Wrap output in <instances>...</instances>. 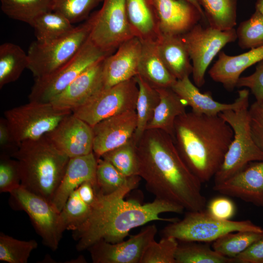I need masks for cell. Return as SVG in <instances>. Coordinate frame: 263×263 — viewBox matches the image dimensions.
Returning a JSON list of instances; mask_svg holds the SVG:
<instances>
[{
    "instance_id": "1",
    "label": "cell",
    "mask_w": 263,
    "mask_h": 263,
    "mask_svg": "<svg viewBox=\"0 0 263 263\" xmlns=\"http://www.w3.org/2000/svg\"><path fill=\"white\" fill-rule=\"evenodd\" d=\"M138 176L155 198L201 211L206 205L202 183L180 155L171 136L158 129L146 130L136 145Z\"/></svg>"
},
{
    "instance_id": "2",
    "label": "cell",
    "mask_w": 263,
    "mask_h": 263,
    "mask_svg": "<svg viewBox=\"0 0 263 263\" xmlns=\"http://www.w3.org/2000/svg\"><path fill=\"white\" fill-rule=\"evenodd\" d=\"M140 179L136 176L129 184L110 194L96 192L89 217L73 231V238L77 241V250L88 249L101 240L113 244L121 242L132 229L152 221L172 223L178 220L160 216L164 212L182 213L185 209L177 205L157 198L143 205L134 200H124L125 196L138 186Z\"/></svg>"
},
{
    "instance_id": "3",
    "label": "cell",
    "mask_w": 263,
    "mask_h": 263,
    "mask_svg": "<svg viewBox=\"0 0 263 263\" xmlns=\"http://www.w3.org/2000/svg\"><path fill=\"white\" fill-rule=\"evenodd\" d=\"M233 137L230 126L219 115L186 112L175 121L173 140L187 167L202 183L213 178Z\"/></svg>"
},
{
    "instance_id": "4",
    "label": "cell",
    "mask_w": 263,
    "mask_h": 263,
    "mask_svg": "<svg viewBox=\"0 0 263 263\" xmlns=\"http://www.w3.org/2000/svg\"><path fill=\"white\" fill-rule=\"evenodd\" d=\"M11 157L19 162L21 186L51 204L70 158L45 135L20 143Z\"/></svg>"
},
{
    "instance_id": "5",
    "label": "cell",
    "mask_w": 263,
    "mask_h": 263,
    "mask_svg": "<svg viewBox=\"0 0 263 263\" xmlns=\"http://www.w3.org/2000/svg\"><path fill=\"white\" fill-rule=\"evenodd\" d=\"M249 107L248 99L238 108L219 114L231 127L233 137L223 163L213 177L214 185L229 179L250 163L263 160V152L252 136Z\"/></svg>"
},
{
    "instance_id": "6",
    "label": "cell",
    "mask_w": 263,
    "mask_h": 263,
    "mask_svg": "<svg viewBox=\"0 0 263 263\" xmlns=\"http://www.w3.org/2000/svg\"><path fill=\"white\" fill-rule=\"evenodd\" d=\"M263 232V228L250 220H222L207 211H188L182 220L170 223L161 231V237H171L178 241L208 243L231 232Z\"/></svg>"
},
{
    "instance_id": "7",
    "label": "cell",
    "mask_w": 263,
    "mask_h": 263,
    "mask_svg": "<svg viewBox=\"0 0 263 263\" xmlns=\"http://www.w3.org/2000/svg\"><path fill=\"white\" fill-rule=\"evenodd\" d=\"M73 113L54 107L50 103L29 101L6 111V119L15 143L39 139L54 130Z\"/></svg>"
},
{
    "instance_id": "8",
    "label": "cell",
    "mask_w": 263,
    "mask_h": 263,
    "mask_svg": "<svg viewBox=\"0 0 263 263\" xmlns=\"http://www.w3.org/2000/svg\"><path fill=\"white\" fill-rule=\"evenodd\" d=\"M91 21L74 28L66 36L51 42L42 43L36 40L29 46L28 69L35 79L46 76L70 60L88 39Z\"/></svg>"
},
{
    "instance_id": "9",
    "label": "cell",
    "mask_w": 263,
    "mask_h": 263,
    "mask_svg": "<svg viewBox=\"0 0 263 263\" xmlns=\"http://www.w3.org/2000/svg\"><path fill=\"white\" fill-rule=\"evenodd\" d=\"M109 55L96 46L88 37L67 62L51 74L35 79L28 96L29 101L51 102L83 71Z\"/></svg>"
},
{
    "instance_id": "10",
    "label": "cell",
    "mask_w": 263,
    "mask_h": 263,
    "mask_svg": "<svg viewBox=\"0 0 263 263\" xmlns=\"http://www.w3.org/2000/svg\"><path fill=\"white\" fill-rule=\"evenodd\" d=\"M101 8L88 18L89 38L102 51L112 54L126 40L134 37L126 11V0H103Z\"/></svg>"
},
{
    "instance_id": "11",
    "label": "cell",
    "mask_w": 263,
    "mask_h": 263,
    "mask_svg": "<svg viewBox=\"0 0 263 263\" xmlns=\"http://www.w3.org/2000/svg\"><path fill=\"white\" fill-rule=\"evenodd\" d=\"M138 94L137 83L133 77L99 90L73 113L93 127L108 117L136 110Z\"/></svg>"
},
{
    "instance_id": "12",
    "label": "cell",
    "mask_w": 263,
    "mask_h": 263,
    "mask_svg": "<svg viewBox=\"0 0 263 263\" xmlns=\"http://www.w3.org/2000/svg\"><path fill=\"white\" fill-rule=\"evenodd\" d=\"M182 37L192 61L193 81L198 88L204 85L206 71L215 56L225 46L237 39L234 28L219 30L199 23Z\"/></svg>"
},
{
    "instance_id": "13",
    "label": "cell",
    "mask_w": 263,
    "mask_h": 263,
    "mask_svg": "<svg viewBox=\"0 0 263 263\" xmlns=\"http://www.w3.org/2000/svg\"><path fill=\"white\" fill-rule=\"evenodd\" d=\"M10 195L11 207L26 212L44 245L53 251L56 250L64 232L60 225L59 213L47 200L21 185Z\"/></svg>"
},
{
    "instance_id": "14",
    "label": "cell",
    "mask_w": 263,
    "mask_h": 263,
    "mask_svg": "<svg viewBox=\"0 0 263 263\" xmlns=\"http://www.w3.org/2000/svg\"><path fill=\"white\" fill-rule=\"evenodd\" d=\"M157 232L156 225H149L126 241L113 244L101 240L88 250L94 263H140L146 247L155 240Z\"/></svg>"
},
{
    "instance_id": "15",
    "label": "cell",
    "mask_w": 263,
    "mask_h": 263,
    "mask_svg": "<svg viewBox=\"0 0 263 263\" xmlns=\"http://www.w3.org/2000/svg\"><path fill=\"white\" fill-rule=\"evenodd\" d=\"M45 136L57 150L69 158L93 152V128L73 113Z\"/></svg>"
},
{
    "instance_id": "16",
    "label": "cell",
    "mask_w": 263,
    "mask_h": 263,
    "mask_svg": "<svg viewBox=\"0 0 263 263\" xmlns=\"http://www.w3.org/2000/svg\"><path fill=\"white\" fill-rule=\"evenodd\" d=\"M137 127V114L132 110L105 118L93 128V152L97 158L128 141Z\"/></svg>"
},
{
    "instance_id": "17",
    "label": "cell",
    "mask_w": 263,
    "mask_h": 263,
    "mask_svg": "<svg viewBox=\"0 0 263 263\" xmlns=\"http://www.w3.org/2000/svg\"><path fill=\"white\" fill-rule=\"evenodd\" d=\"M105 58L83 71L50 103L57 109L73 113L103 89V68Z\"/></svg>"
},
{
    "instance_id": "18",
    "label": "cell",
    "mask_w": 263,
    "mask_h": 263,
    "mask_svg": "<svg viewBox=\"0 0 263 263\" xmlns=\"http://www.w3.org/2000/svg\"><path fill=\"white\" fill-rule=\"evenodd\" d=\"M213 189L263 208V160L250 163Z\"/></svg>"
},
{
    "instance_id": "19",
    "label": "cell",
    "mask_w": 263,
    "mask_h": 263,
    "mask_svg": "<svg viewBox=\"0 0 263 263\" xmlns=\"http://www.w3.org/2000/svg\"><path fill=\"white\" fill-rule=\"evenodd\" d=\"M141 49V40L134 37L121 44L115 53L105 58L103 88L131 79L138 74Z\"/></svg>"
},
{
    "instance_id": "20",
    "label": "cell",
    "mask_w": 263,
    "mask_h": 263,
    "mask_svg": "<svg viewBox=\"0 0 263 263\" xmlns=\"http://www.w3.org/2000/svg\"><path fill=\"white\" fill-rule=\"evenodd\" d=\"M161 35H183L203 18L198 9L187 0H153Z\"/></svg>"
},
{
    "instance_id": "21",
    "label": "cell",
    "mask_w": 263,
    "mask_h": 263,
    "mask_svg": "<svg viewBox=\"0 0 263 263\" xmlns=\"http://www.w3.org/2000/svg\"><path fill=\"white\" fill-rule=\"evenodd\" d=\"M171 88L191 108V111L207 115H217L224 111L236 109L249 99V91L244 89L238 91V96L234 102L220 103L213 98L210 92H201L189 76L177 79Z\"/></svg>"
},
{
    "instance_id": "22",
    "label": "cell",
    "mask_w": 263,
    "mask_h": 263,
    "mask_svg": "<svg viewBox=\"0 0 263 263\" xmlns=\"http://www.w3.org/2000/svg\"><path fill=\"white\" fill-rule=\"evenodd\" d=\"M97 158L94 152L70 158L64 174L57 188L51 205L60 213L70 195L80 185L90 181L96 186Z\"/></svg>"
},
{
    "instance_id": "23",
    "label": "cell",
    "mask_w": 263,
    "mask_h": 263,
    "mask_svg": "<svg viewBox=\"0 0 263 263\" xmlns=\"http://www.w3.org/2000/svg\"><path fill=\"white\" fill-rule=\"evenodd\" d=\"M263 60V45L237 56H229L223 51L208 71L210 77L231 91L236 87L242 73L249 67Z\"/></svg>"
},
{
    "instance_id": "24",
    "label": "cell",
    "mask_w": 263,
    "mask_h": 263,
    "mask_svg": "<svg viewBox=\"0 0 263 263\" xmlns=\"http://www.w3.org/2000/svg\"><path fill=\"white\" fill-rule=\"evenodd\" d=\"M128 21L134 37L157 41L161 34L153 0H126Z\"/></svg>"
},
{
    "instance_id": "25",
    "label": "cell",
    "mask_w": 263,
    "mask_h": 263,
    "mask_svg": "<svg viewBox=\"0 0 263 263\" xmlns=\"http://www.w3.org/2000/svg\"><path fill=\"white\" fill-rule=\"evenodd\" d=\"M157 43L159 55L169 73L177 79L189 76L192 65L182 35H161Z\"/></svg>"
},
{
    "instance_id": "26",
    "label": "cell",
    "mask_w": 263,
    "mask_h": 263,
    "mask_svg": "<svg viewBox=\"0 0 263 263\" xmlns=\"http://www.w3.org/2000/svg\"><path fill=\"white\" fill-rule=\"evenodd\" d=\"M157 40H141L142 49L137 75L155 89L171 87L177 79L163 62L158 52Z\"/></svg>"
},
{
    "instance_id": "27",
    "label": "cell",
    "mask_w": 263,
    "mask_h": 263,
    "mask_svg": "<svg viewBox=\"0 0 263 263\" xmlns=\"http://www.w3.org/2000/svg\"><path fill=\"white\" fill-rule=\"evenodd\" d=\"M159 94V103L147 129H158L174 136L175 121L177 117L186 112L188 106L171 87L156 89Z\"/></svg>"
},
{
    "instance_id": "28",
    "label": "cell",
    "mask_w": 263,
    "mask_h": 263,
    "mask_svg": "<svg viewBox=\"0 0 263 263\" xmlns=\"http://www.w3.org/2000/svg\"><path fill=\"white\" fill-rule=\"evenodd\" d=\"M27 53L18 45L5 42L0 46V88L18 80L28 68Z\"/></svg>"
},
{
    "instance_id": "29",
    "label": "cell",
    "mask_w": 263,
    "mask_h": 263,
    "mask_svg": "<svg viewBox=\"0 0 263 263\" xmlns=\"http://www.w3.org/2000/svg\"><path fill=\"white\" fill-rule=\"evenodd\" d=\"M134 78L138 87L135 110L137 127L133 135L137 144L152 118L160 97L156 89L151 86L139 75H137Z\"/></svg>"
},
{
    "instance_id": "30",
    "label": "cell",
    "mask_w": 263,
    "mask_h": 263,
    "mask_svg": "<svg viewBox=\"0 0 263 263\" xmlns=\"http://www.w3.org/2000/svg\"><path fill=\"white\" fill-rule=\"evenodd\" d=\"M31 26L34 29L36 40L42 43L51 42L63 38L75 28L66 18L54 11L39 16Z\"/></svg>"
},
{
    "instance_id": "31",
    "label": "cell",
    "mask_w": 263,
    "mask_h": 263,
    "mask_svg": "<svg viewBox=\"0 0 263 263\" xmlns=\"http://www.w3.org/2000/svg\"><path fill=\"white\" fill-rule=\"evenodd\" d=\"M209 26L219 30L234 28L236 24L237 0H198Z\"/></svg>"
},
{
    "instance_id": "32",
    "label": "cell",
    "mask_w": 263,
    "mask_h": 263,
    "mask_svg": "<svg viewBox=\"0 0 263 263\" xmlns=\"http://www.w3.org/2000/svg\"><path fill=\"white\" fill-rule=\"evenodd\" d=\"M2 11L9 18L32 26L36 19L53 11V0H0Z\"/></svg>"
},
{
    "instance_id": "33",
    "label": "cell",
    "mask_w": 263,
    "mask_h": 263,
    "mask_svg": "<svg viewBox=\"0 0 263 263\" xmlns=\"http://www.w3.org/2000/svg\"><path fill=\"white\" fill-rule=\"evenodd\" d=\"M175 262L176 263H233L234 259L219 254L212 246L210 247L201 242L178 241Z\"/></svg>"
},
{
    "instance_id": "34",
    "label": "cell",
    "mask_w": 263,
    "mask_h": 263,
    "mask_svg": "<svg viewBox=\"0 0 263 263\" xmlns=\"http://www.w3.org/2000/svg\"><path fill=\"white\" fill-rule=\"evenodd\" d=\"M262 238L263 232L252 231L231 232L213 241L212 247L219 254L234 259Z\"/></svg>"
},
{
    "instance_id": "35",
    "label": "cell",
    "mask_w": 263,
    "mask_h": 263,
    "mask_svg": "<svg viewBox=\"0 0 263 263\" xmlns=\"http://www.w3.org/2000/svg\"><path fill=\"white\" fill-rule=\"evenodd\" d=\"M136 145L133 136L126 143L104 153L101 158L108 161L127 177L138 176Z\"/></svg>"
},
{
    "instance_id": "36",
    "label": "cell",
    "mask_w": 263,
    "mask_h": 263,
    "mask_svg": "<svg viewBox=\"0 0 263 263\" xmlns=\"http://www.w3.org/2000/svg\"><path fill=\"white\" fill-rule=\"evenodd\" d=\"M137 176L127 177L108 161L97 158L95 172L96 191L103 195L111 194L131 182Z\"/></svg>"
},
{
    "instance_id": "37",
    "label": "cell",
    "mask_w": 263,
    "mask_h": 263,
    "mask_svg": "<svg viewBox=\"0 0 263 263\" xmlns=\"http://www.w3.org/2000/svg\"><path fill=\"white\" fill-rule=\"evenodd\" d=\"M91 210V206L82 200L76 189L70 195L59 213L63 231L77 229L87 220Z\"/></svg>"
},
{
    "instance_id": "38",
    "label": "cell",
    "mask_w": 263,
    "mask_h": 263,
    "mask_svg": "<svg viewBox=\"0 0 263 263\" xmlns=\"http://www.w3.org/2000/svg\"><path fill=\"white\" fill-rule=\"evenodd\" d=\"M38 246L35 240H19L1 232L0 260L8 263H27L31 252Z\"/></svg>"
},
{
    "instance_id": "39",
    "label": "cell",
    "mask_w": 263,
    "mask_h": 263,
    "mask_svg": "<svg viewBox=\"0 0 263 263\" xmlns=\"http://www.w3.org/2000/svg\"><path fill=\"white\" fill-rule=\"evenodd\" d=\"M238 44L242 49L263 45V15L256 10L248 19L240 23L236 30Z\"/></svg>"
},
{
    "instance_id": "40",
    "label": "cell",
    "mask_w": 263,
    "mask_h": 263,
    "mask_svg": "<svg viewBox=\"0 0 263 263\" xmlns=\"http://www.w3.org/2000/svg\"><path fill=\"white\" fill-rule=\"evenodd\" d=\"M178 241L171 237L155 240L146 247L140 263H176L175 253Z\"/></svg>"
},
{
    "instance_id": "41",
    "label": "cell",
    "mask_w": 263,
    "mask_h": 263,
    "mask_svg": "<svg viewBox=\"0 0 263 263\" xmlns=\"http://www.w3.org/2000/svg\"><path fill=\"white\" fill-rule=\"evenodd\" d=\"M101 1L103 0H53L52 10L74 24L88 18L91 12Z\"/></svg>"
},
{
    "instance_id": "42",
    "label": "cell",
    "mask_w": 263,
    "mask_h": 263,
    "mask_svg": "<svg viewBox=\"0 0 263 263\" xmlns=\"http://www.w3.org/2000/svg\"><path fill=\"white\" fill-rule=\"evenodd\" d=\"M19 162L2 154L0 161V192L10 193L20 186Z\"/></svg>"
},
{
    "instance_id": "43",
    "label": "cell",
    "mask_w": 263,
    "mask_h": 263,
    "mask_svg": "<svg viewBox=\"0 0 263 263\" xmlns=\"http://www.w3.org/2000/svg\"><path fill=\"white\" fill-rule=\"evenodd\" d=\"M236 87L249 88L256 101L263 103V60L258 63L254 73L239 78Z\"/></svg>"
},
{
    "instance_id": "44",
    "label": "cell",
    "mask_w": 263,
    "mask_h": 263,
    "mask_svg": "<svg viewBox=\"0 0 263 263\" xmlns=\"http://www.w3.org/2000/svg\"><path fill=\"white\" fill-rule=\"evenodd\" d=\"M249 112L252 136L263 152V103L255 101L249 107Z\"/></svg>"
},
{
    "instance_id": "45",
    "label": "cell",
    "mask_w": 263,
    "mask_h": 263,
    "mask_svg": "<svg viewBox=\"0 0 263 263\" xmlns=\"http://www.w3.org/2000/svg\"><path fill=\"white\" fill-rule=\"evenodd\" d=\"M207 211L216 219L228 220L234 215L235 207L230 199L223 197H217L209 203Z\"/></svg>"
},
{
    "instance_id": "46",
    "label": "cell",
    "mask_w": 263,
    "mask_h": 263,
    "mask_svg": "<svg viewBox=\"0 0 263 263\" xmlns=\"http://www.w3.org/2000/svg\"><path fill=\"white\" fill-rule=\"evenodd\" d=\"M236 263H263V238L234 258Z\"/></svg>"
},
{
    "instance_id": "47",
    "label": "cell",
    "mask_w": 263,
    "mask_h": 263,
    "mask_svg": "<svg viewBox=\"0 0 263 263\" xmlns=\"http://www.w3.org/2000/svg\"><path fill=\"white\" fill-rule=\"evenodd\" d=\"M0 146L2 150H4L5 152L8 151L6 155L10 157L19 147L13 139L5 118H1L0 120Z\"/></svg>"
},
{
    "instance_id": "48",
    "label": "cell",
    "mask_w": 263,
    "mask_h": 263,
    "mask_svg": "<svg viewBox=\"0 0 263 263\" xmlns=\"http://www.w3.org/2000/svg\"><path fill=\"white\" fill-rule=\"evenodd\" d=\"M77 190L82 200L91 206L96 198L95 185L91 182L86 181L80 185Z\"/></svg>"
},
{
    "instance_id": "49",
    "label": "cell",
    "mask_w": 263,
    "mask_h": 263,
    "mask_svg": "<svg viewBox=\"0 0 263 263\" xmlns=\"http://www.w3.org/2000/svg\"><path fill=\"white\" fill-rule=\"evenodd\" d=\"M188 1L190 2L192 4H193L199 11L200 13L202 15L203 20H206V17L204 12V11L203 9L202 8L201 6L199 4L198 0H187Z\"/></svg>"
},
{
    "instance_id": "50",
    "label": "cell",
    "mask_w": 263,
    "mask_h": 263,
    "mask_svg": "<svg viewBox=\"0 0 263 263\" xmlns=\"http://www.w3.org/2000/svg\"><path fill=\"white\" fill-rule=\"evenodd\" d=\"M256 10L263 15V0H257L256 3Z\"/></svg>"
}]
</instances>
